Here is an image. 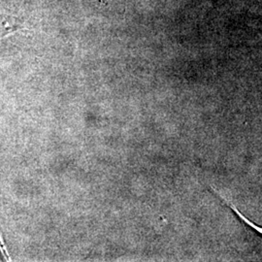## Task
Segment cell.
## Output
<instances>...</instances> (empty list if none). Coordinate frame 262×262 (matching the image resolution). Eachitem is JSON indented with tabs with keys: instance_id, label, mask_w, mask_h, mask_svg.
Instances as JSON below:
<instances>
[{
	"instance_id": "6da1fadb",
	"label": "cell",
	"mask_w": 262,
	"mask_h": 262,
	"mask_svg": "<svg viewBox=\"0 0 262 262\" xmlns=\"http://www.w3.org/2000/svg\"><path fill=\"white\" fill-rule=\"evenodd\" d=\"M0 251H1V253L3 254V256L6 258V259H8V260H11V258H10L9 253H8V251H7V248L5 247V245H4V242H3V240H2V237H1V233H0Z\"/></svg>"
},
{
	"instance_id": "7a4b0ae2",
	"label": "cell",
	"mask_w": 262,
	"mask_h": 262,
	"mask_svg": "<svg viewBox=\"0 0 262 262\" xmlns=\"http://www.w3.org/2000/svg\"><path fill=\"white\" fill-rule=\"evenodd\" d=\"M95 1H99V2H100V1H101V0H95Z\"/></svg>"
}]
</instances>
